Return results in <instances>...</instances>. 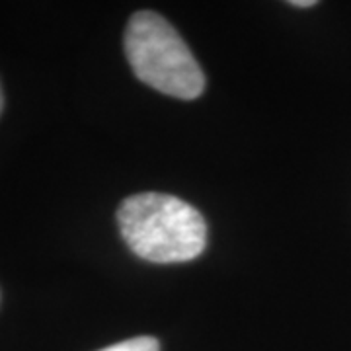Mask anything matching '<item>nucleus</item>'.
<instances>
[{
	"label": "nucleus",
	"instance_id": "nucleus-1",
	"mask_svg": "<svg viewBox=\"0 0 351 351\" xmlns=\"http://www.w3.org/2000/svg\"><path fill=\"white\" fill-rule=\"evenodd\" d=\"M117 223L127 246L154 263L191 262L207 246L201 213L168 193H137L117 209Z\"/></svg>",
	"mask_w": 351,
	"mask_h": 351
},
{
	"label": "nucleus",
	"instance_id": "nucleus-2",
	"mask_svg": "<svg viewBox=\"0 0 351 351\" xmlns=\"http://www.w3.org/2000/svg\"><path fill=\"white\" fill-rule=\"evenodd\" d=\"M125 55L147 86L180 100H195L205 90V75L176 27L160 14L143 10L125 29Z\"/></svg>",
	"mask_w": 351,
	"mask_h": 351
},
{
	"label": "nucleus",
	"instance_id": "nucleus-3",
	"mask_svg": "<svg viewBox=\"0 0 351 351\" xmlns=\"http://www.w3.org/2000/svg\"><path fill=\"white\" fill-rule=\"evenodd\" d=\"M100 351H160V343H158V339L151 338V336H137V338L108 346Z\"/></svg>",
	"mask_w": 351,
	"mask_h": 351
},
{
	"label": "nucleus",
	"instance_id": "nucleus-4",
	"mask_svg": "<svg viewBox=\"0 0 351 351\" xmlns=\"http://www.w3.org/2000/svg\"><path fill=\"white\" fill-rule=\"evenodd\" d=\"M289 4L297 6V8H313V6H316V0H291Z\"/></svg>",
	"mask_w": 351,
	"mask_h": 351
},
{
	"label": "nucleus",
	"instance_id": "nucleus-5",
	"mask_svg": "<svg viewBox=\"0 0 351 351\" xmlns=\"http://www.w3.org/2000/svg\"><path fill=\"white\" fill-rule=\"evenodd\" d=\"M4 110V94H2V86H0V113Z\"/></svg>",
	"mask_w": 351,
	"mask_h": 351
}]
</instances>
